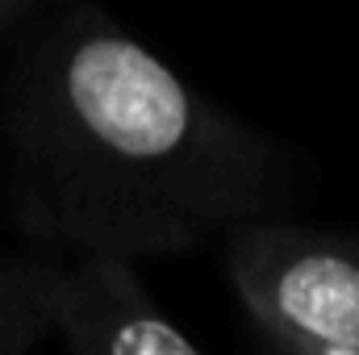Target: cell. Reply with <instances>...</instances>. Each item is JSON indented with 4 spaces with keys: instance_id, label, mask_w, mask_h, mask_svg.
<instances>
[{
    "instance_id": "cell-1",
    "label": "cell",
    "mask_w": 359,
    "mask_h": 355,
    "mask_svg": "<svg viewBox=\"0 0 359 355\" xmlns=\"http://www.w3.org/2000/svg\"><path fill=\"white\" fill-rule=\"evenodd\" d=\"M13 147L25 230L76 255H176L292 196L271 142L100 13L67 17L25 59Z\"/></svg>"
},
{
    "instance_id": "cell-4",
    "label": "cell",
    "mask_w": 359,
    "mask_h": 355,
    "mask_svg": "<svg viewBox=\"0 0 359 355\" xmlns=\"http://www.w3.org/2000/svg\"><path fill=\"white\" fill-rule=\"evenodd\" d=\"M46 335L34 293V260L0 255V355L25 351Z\"/></svg>"
},
{
    "instance_id": "cell-5",
    "label": "cell",
    "mask_w": 359,
    "mask_h": 355,
    "mask_svg": "<svg viewBox=\"0 0 359 355\" xmlns=\"http://www.w3.org/2000/svg\"><path fill=\"white\" fill-rule=\"evenodd\" d=\"M25 4H29V0H0V25H8V21H13Z\"/></svg>"
},
{
    "instance_id": "cell-2",
    "label": "cell",
    "mask_w": 359,
    "mask_h": 355,
    "mask_svg": "<svg viewBox=\"0 0 359 355\" xmlns=\"http://www.w3.org/2000/svg\"><path fill=\"white\" fill-rule=\"evenodd\" d=\"M226 272L271 347L359 355V243L255 217L230 230Z\"/></svg>"
},
{
    "instance_id": "cell-3",
    "label": "cell",
    "mask_w": 359,
    "mask_h": 355,
    "mask_svg": "<svg viewBox=\"0 0 359 355\" xmlns=\"http://www.w3.org/2000/svg\"><path fill=\"white\" fill-rule=\"evenodd\" d=\"M46 335L80 355H192L201 343L147 297L126 255L84 251L76 264L34 260Z\"/></svg>"
}]
</instances>
